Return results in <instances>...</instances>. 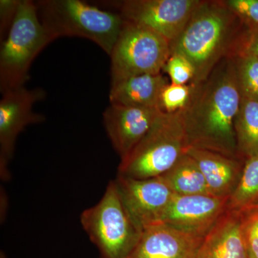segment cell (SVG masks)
Wrapping results in <instances>:
<instances>
[{
	"instance_id": "cell-1",
	"label": "cell",
	"mask_w": 258,
	"mask_h": 258,
	"mask_svg": "<svg viewBox=\"0 0 258 258\" xmlns=\"http://www.w3.org/2000/svg\"><path fill=\"white\" fill-rule=\"evenodd\" d=\"M241 100L233 60L226 58L205 81L194 84L189 103L181 111L189 147L241 158L235 129Z\"/></svg>"
},
{
	"instance_id": "cell-2",
	"label": "cell",
	"mask_w": 258,
	"mask_h": 258,
	"mask_svg": "<svg viewBox=\"0 0 258 258\" xmlns=\"http://www.w3.org/2000/svg\"><path fill=\"white\" fill-rule=\"evenodd\" d=\"M247 27L222 0H202L181 34L170 43L171 54L184 56L195 71L193 84L205 81L226 58L244 45Z\"/></svg>"
},
{
	"instance_id": "cell-3",
	"label": "cell",
	"mask_w": 258,
	"mask_h": 258,
	"mask_svg": "<svg viewBox=\"0 0 258 258\" xmlns=\"http://www.w3.org/2000/svg\"><path fill=\"white\" fill-rule=\"evenodd\" d=\"M35 3L39 18L54 40L62 37L87 39L111 55L125 22L119 13L81 0H40Z\"/></svg>"
},
{
	"instance_id": "cell-4",
	"label": "cell",
	"mask_w": 258,
	"mask_h": 258,
	"mask_svg": "<svg viewBox=\"0 0 258 258\" xmlns=\"http://www.w3.org/2000/svg\"><path fill=\"white\" fill-rule=\"evenodd\" d=\"M189 148L181 111L163 112L144 138L120 160L118 175L137 179L158 177L170 169Z\"/></svg>"
},
{
	"instance_id": "cell-5",
	"label": "cell",
	"mask_w": 258,
	"mask_h": 258,
	"mask_svg": "<svg viewBox=\"0 0 258 258\" xmlns=\"http://www.w3.org/2000/svg\"><path fill=\"white\" fill-rule=\"evenodd\" d=\"M54 41L39 18L36 3L21 0L0 50V91L25 86L37 55Z\"/></svg>"
},
{
	"instance_id": "cell-6",
	"label": "cell",
	"mask_w": 258,
	"mask_h": 258,
	"mask_svg": "<svg viewBox=\"0 0 258 258\" xmlns=\"http://www.w3.org/2000/svg\"><path fill=\"white\" fill-rule=\"evenodd\" d=\"M81 223L102 258H129L142 234L125 210L114 180L101 200L82 212Z\"/></svg>"
},
{
	"instance_id": "cell-7",
	"label": "cell",
	"mask_w": 258,
	"mask_h": 258,
	"mask_svg": "<svg viewBox=\"0 0 258 258\" xmlns=\"http://www.w3.org/2000/svg\"><path fill=\"white\" fill-rule=\"evenodd\" d=\"M170 43L150 29L125 21L111 55V85L144 74L162 72Z\"/></svg>"
},
{
	"instance_id": "cell-8",
	"label": "cell",
	"mask_w": 258,
	"mask_h": 258,
	"mask_svg": "<svg viewBox=\"0 0 258 258\" xmlns=\"http://www.w3.org/2000/svg\"><path fill=\"white\" fill-rule=\"evenodd\" d=\"M202 0H124L112 2L125 21L145 27L174 41Z\"/></svg>"
},
{
	"instance_id": "cell-9",
	"label": "cell",
	"mask_w": 258,
	"mask_h": 258,
	"mask_svg": "<svg viewBox=\"0 0 258 258\" xmlns=\"http://www.w3.org/2000/svg\"><path fill=\"white\" fill-rule=\"evenodd\" d=\"M0 100V175L9 178L8 169L15 152V143L26 127L42 123L45 117L34 111L37 102L46 96L44 89L27 88L25 86L2 93Z\"/></svg>"
},
{
	"instance_id": "cell-10",
	"label": "cell",
	"mask_w": 258,
	"mask_h": 258,
	"mask_svg": "<svg viewBox=\"0 0 258 258\" xmlns=\"http://www.w3.org/2000/svg\"><path fill=\"white\" fill-rule=\"evenodd\" d=\"M114 181L125 210L141 232L162 223L174 194L161 176L137 179L117 175Z\"/></svg>"
},
{
	"instance_id": "cell-11",
	"label": "cell",
	"mask_w": 258,
	"mask_h": 258,
	"mask_svg": "<svg viewBox=\"0 0 258 258\" xmlns=\"http://www.w3.org/2000/svg\"><path fill=\"white\" fill-rule=\"evenodd\" d=\"M229 198L211 195L174 194L162 219V223L205 237L227 210Z\"/></svg>"
},
{
	"instance_id": "cell-12",
	"label": "cell",
	"mask_w": 258,
	"mask_h": 258,
	"mask_svg": "<svg viewBox=\"0 0 258 258\" xmlns=\"http://www.w3.org/2000/svg\"><path fill=\"white\" fill-rule=\"evenodd\" d=\"M162 113L158 108L115 104L107 107L103 113V124L120 160L133 150Z\"/></svg>"
},
{
	"instance_id": "cell-13",
	"label": "cell",
	"mask_w": 258,
	"mask_h": 258,
	"mask_svg": "<svg viewBox=\"0 0 258 258\" xmlns=\"http://www.w3.org/2000/svg\"><path fill=\"white\" fill-rule=\"evenodd\" d=\"M204 238L157 224L142 232L129 258H196Z\"/></svg>"
},
{
	"instance_id": "cell-14",
	"label": "cell",
	"mask_w": 258,
	"mask_h": 258,
	"mask_svg": "<svg viewBox=\"0 0 258 258\" xmlns=\"http://www.w3.org/2000/svg\"><path fill=\"white\" fill-rule=\"evenodd\" d=\"M186 154L198 164L210 194L217 198H230L239 184L245 160L193 147Z\"/></svg>"
},
{
	"instance_id": "cell-15",
	"label": "cell",
	"mask_w": 258,
	"mask_h": 258,
	"mask_svg": "<svg viewBox=\"0 0 258 258\" xmlns=\"http://www.w3.org/2000/svg\"><path fill=\"white\" fill-rule=\"evenodd\" d=\"M196 258H249L240 211L227 210L207 234Z\"/></svg>"
},
{
	"instance_id": "cell-16",
	"label": "cell",
	"mask_w": 258,
	"mask_h": 258,
	"mask_svg": "<svg viewBox=\"0 0 258 258\" xmlns=\"http://www.w3.org/2000/svg\"><path fill=\"white\" fill-rule=\"evenodd\" d=\"M168 83L169 81L161 73L123 80L111 85L110 104L161 110V93Z\"/></svg>"
},
{
	"instance_id": "cell-17",
	"label": "cell",
	"mask_w": 258,
	"mask_h": 258,
	"mask_svg": "<svg viewBox=\"0 0 258 258\" xmlns=\"http://www.w3.org/2000/svg\"><path fill=\"white\" fill-rule=\"evenodd\" d=\"M160 176L175 195H211L200 167L188 154Z\"/></svg>"
},
{
	"instance_id": "cell-18",
	"label": "cell",
	"mask_w": 258,
	"mask_h": 258,
	"mask_svg": "<svg viewBox=\"0 0 258 258\" xmlns=\"http://www.w3.org/2000/svg\"><path fill=\"white\" fill-rule=\"evenodd\" d=\"M237 153L242 159L258 153V99L242 96L235 122Z\"/></svg>"
},
{
	"instance_id": "cell-19",
	"label": "cell",
	"mask_w": 258,
	"mask_h": 258,
	"mask_svg": "<svg viewBox=\"0 0 258 258\" xmlns=\"http://www.w3.org/2000/svg\"><path fill=\"white\" fill-rule=\"evenodd\" d=\"M258 205V153L244 161L240 181L230 197L227 210L241 211Z\"/></svg>"
},
{
	"instance_id": "cell-20",
	"label": "cell",
	"mask_w": 258,
	"mask_h": 258,
	"mask_svg": "<svg viewBox=\"0 0 258 258\" xmlns=\"http://www.w3.org/2000/svg\"><path fill=\"white\" fill-rule=\"evenodd\" d=\"M232 59L242 96L258 99L257 56L244 46Z\"/></svg>"
},
{
	"instance_id": "cell-21",
	"label": "cell",
	"mask_w": 258,
	"mask_h": 258,
	"mask_svg": "<svg viewBox=\"0 0 258 258\" xmlns=\"http://www.w3.org/2000/svg\"><path fill=\"white\" fill-rule=\"evenodd\" d=\"M193 88L192 83L188 85L168 83L161 93V111L167 113L182 111L189 103Z\"/></svg>"
},
{
	"instance_id": "cell-22",
	"label": "cell",
	"mask_w": 258,
	"mask_h": 258,
	"mask_svg": "<svg viewBox=\"0 0 258 258\" xmlns=\"http://www.w3.org/2000/svg\"><path fill=\"white\" fill-rule=\"evenodd\" d=\"M241 227L249 258H258V205L241 210Z\"/></svg>"
},
{
	"instance_id": "cell-23",
	"label": "cell",
	"mask_w": 258,
	"mask_h": 258,
	"mask_svg": "<svg viewBox=\"0 0 258 258\" xmlns=\"http://www.w3.org/2000/svg\"><path fill=\"white\" fill-rule=\"evenodd\" d=\"M162 72L168 75L173 84L188 85L195 79V71L192 64L179 54H171Z\"/></svg>"
},
{
	"instance_id": "cell-24",
	"label": "cell",
	"mask_w": 258,
	"mask_h": 258,
	"mask_svg": "<svg viewBox=\"0 0 258 258\" xmlns=\"http://www.w3.org/2000/svg\"><path fill=\"white\" fill-rule=\"evenodd\" d=\"M248 28L258 30V0H222Z\"/></svg>"
},
{
	"instance_id": "cell-25",
	"label": "cell",
	"mask_w": 258,
	"mask_h": 258,
	"mask_svg": "<svg viewBox=\"0 0 258 258\" xmlns=\"http://www.w3.org/2000/svg\"><path fill=\"white\" fill-rule=\"evenodd\" d=\"M21 0H1L0 1V39L1 42L8 35Z\"/></svg>"
},
{
	"instance_id": "cell-26",
	"label": "cell",
	"mask_w": 258,
	"mask_h": 258,
	"mask_svg": "<svg viewBox=\"0 0 258 258\" xmlns=\"http://www.w3.org/2000/svg\"><path fill=\"white\" fill-rule=\"evenodd\" d=\"M244 46L258 57V30L248 28L246 30Z\"/></svg>"
}]
</instances>
